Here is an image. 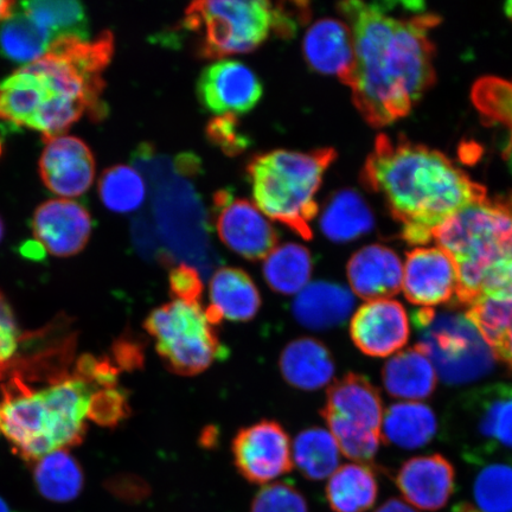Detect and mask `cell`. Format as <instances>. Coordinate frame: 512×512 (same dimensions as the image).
Wrapping results in <instances>:
<instances>
[{
    "label": "cell",
    "mask_w": 512,
    "mask_h": 512,
    "mask_svg": "<svg viewBox=\"0 0 512 512\" xmlns=\"http://www.w3.org/2000/svg\"><path fill=\"white\" fill-rule=\"evenodd\" d=\"M338 11L354 43L344 85L367 123L393 124L412 111L435 82L430 32L440 18L419 2H343Z\"/></svg>",
    "instance_id": "obj_1"
},
{
    "label": "cell",
    "mask_w": 512,
    "mask_h": 512,
    "mask_svg": "<svg viewBox=\"0 0 512 512\" xmlns=\"http://www.w3.org/2000/svg\"><path fill=\"white\" fill-rule=\"evenodd\" d=\"M114 53L112 32L95 40L59 38L40 60L0 82V120L40 132L44 142L64 136L86 113L105 117L102 78Z\"/></svg>",
    "instance_id": "obj_2"
},
{
    "label": "cell",
    "mask_w": 512,
    "mask_h": 512,
    "mask_svg": "<svg viewBox=\"0 0 512 512\" xmlns=\"http://www.w3.org/2000/svg\"><path fill=\"white\" fill-rule=\"evenodd\" d=\"M362 182L383 197L402 224V238L413 246L426 245L440 224L488 197L483 185L473 182L443 153L386 134L376 138Z\"/></svg>",
    "instance_id": "obj_3"
},
{
    "label": "cell",
    "mask_w": 512,
    "mask_h": 512,
    "mask_svg": "<svg viewBox=\"0 0 512 512\" xmlns=\"http://www.w3.org/2000/svg\"><path fill=\"white\" fill-rule=\"evenodd\" d=\"M4 381L0 431L16 456L35 463L51 452L82 443L92 395L85 382L69 375L37 392L18 376Z\"/></svg>",
    "instance_id": "obj_4"
},
{
    "label": "cell",
    "mask_w": 512,
    "mask_h": 512,
    "mask_svg": "<svg viewBox=\"0 0 512 512\" xmlns=\"http://www.w3.org/2000/svg\"><path fill=\"white\" fill-rule=\"evenodd\" d=\"M309 18L306 3L202 0L185 10L183 28L195 35L197 55L215 60L251 53L272 34L291 38Z\"/></svg>",
    "instance_id": "obj_5"
},
{
    "label": "cell",
    "mask_w": 512,
    "mask_h": 512,
    "mask_svg": "<svg viewBox=\"0 0 512 512\" xmlns=\"http://www.w3.org/2000/svg\"><path fill=\"white\" fill-rule=\"evenodd\" d=\"M433 239L456 262L454 302L470 305L477 299L486 274L512 259V191L459 210L434 230Z\"/></svg>",
    "instance_id": "obj_6"
},
{
    "label": "cell",
    "mask_w": 512,
    "mask_h": 512,
    "mask_svg": "<svg viewBox=\"0 0 512 512\" xmlns=\"http://www.w3.org/2000/svg\"><path fill=\"white\" fill-rule=\"evenodd\" d=\"M336 157L334 149L275 150L254 156L246 171L255 206L271 220L311 240L310 223L318 214L316 194Z\"/></svg>",
    "instance_id": "obj_7"
},
{
    "label": "cell",
    "mask_w": 512,
    "mask_h": 512,
    "mask_svg": "<svg viewBox=\"0 0 512 512\" xmlns=\"http://www.w3.org/2000/svg\"><path fill=\"white\" fill-rule=\"evenodd\" d=\"M447 430L467 462L512 464V384L465 393L451 409Z\"/></svg>",
    "instance_id": "obj_8"
},
{
    "label": "cell",
    "mask_w": 512,
    "mask_h": 512,
    "mask_svg": "<svg viewBox=\"0 0 512 512\" xmlns=\"http://www.w3.org/2000/svg\"><path fill=\"white\" fill-rule=\"evenodd\" d=\"M144 326L159 356L178 375L201 374L226 352L201 304L174 300L153 310Z\"/></svg>",
    "instance_id": "obj_9"
},
{
    "label": "cell",
    "mask_w": 512,
    "mask_h": 512,
    "mask_svg": "<svg viewBox=\"0 0 512 512\" xmlns=\"http://www.w3.org/2000/svg\"><path fill=\"white\" fill-rule=\"evenodd\" d=\"M413 323L420 332L419 347L445 382L477 380L494 366V355L465 316L421 307L413 313Z\"/></svg>",
    "instance_id": "obj_10"
},
{
    "label": "cell",
    "mask_w": 512,
    "mask_h": 512,
    "mask_svg": "<svg viewBox=\"0 0 512 512\" xmlns=\"http://www.w3.org/2000/svg\"><path fill=\"white\" fill-rule=\"evenodd\" d=\"M214 222L224 245L247 260L265 259L277 247L279 235L272 223L255 204L229 190L214 196Z\"/></svg>",
    "instance_id": "obj_11"
},
{
    "label": "cell",
    "mask_w": 512,
    "mask_h": 512,
    "mask_svg": "<svg viewBox=\"0 0 512 512\" xmlns=\"http://www.w3.org/2000/svg\"><path fill=\"white\" fill-rule=\"evenodd\" d=\"M232 450L236 469L252 484L274 483L293 467L290 437L275 421H260L242 428Z\"/></svg>",
    "instance_id": "obj_12"
},
{
    "label": "cell",
    "mask_w": 512,
    "mask_h": 512,
    "mask_svg": "<svg viewBox=\"0 0 512 512\" xmlns=\"http://www.w3.org/2000/svg\"><path fill=\"white\" fill-rule=\"evenodd\" d=\"M196 89L198 101L208 112L235 117L252 111L264 93L258 75L234 60L210 64L201 73Z\"/></svg>",
    "instance_id": "obj_13"
},
{
    "label": "cell",
    "mask_w": 512,
    "mask_h": 512,
    "mask_svg": "<svg viewBox=\"0 0 512 512\" xmlns=\"http://www.w3.org/2000/svg\"><path fill=\"white\" fill-rule=\"evenodd\" d=\"M458 270L452 256L440 247H420L407 254L402 290L408 302L432 309L456 300Z\"/></svg>",
    "instance_id": "obj_14"
},
{
    "label": "cell",
    "mask_w": 512,
    "mask_h": 512,
    "mask_svg": "<svg viewBox=\"0 0 512 512\" xmlns=\"http://www.w3.org/2000/svg\"><path fill=\"white\" fill-rule=\"evenodd\" d=\"M31 228L44 251L57 258H69L87 246L93 221L82 204L59 198L44 202L36 209Z\"/></svg>",
    "instance_id": "obj_15"
},
{
    "label": "cell",
    "mask_w": 512,
    "mask_h": 512,
    "mask_svg": "<svg viewBox=\"0 0 512 512\" xmlns=\"http://www.w3.org/2000/svg\"><path fill=\"white\" fill-rule=\"evenodd\" d=\"M350 335L356 347L371 357H387L405 347L411 335L405 307L393 299L364 304L351 319Z\"/></svg>",
    "instance_id": "obj_16"
},
{
    "label": "cell",
    "mask_w": 512,
    "mask_h": 512,
    "mask_svg": "<svg viewBox=\"0 0 512 512\" xmlns=\"http://www.w3.org/2000/svg\"><path fill=\"white\" fill-rule=\"evenodd\" d=\"M38 169L42 182L53 194L78 197L92 187L95 159L83 140L60 136L46 142Z\"/></svg>",
    "instance_id": "obj_17"
},
{
    "label": "cell",
    "mask_w": 512,
    "mask_h": 512,
    "mask_svg": "<svg viewBox=\"0 0 512 512\" xmlns=\"http://www.w3.org/2000/svg\"><path fill=\"white\" fill-rule=\"evenodd\" d=\"M396 485L415 509L438 511L456 491V471L440 454L415 457L400 467Z\"/></svg>",
    "instance_id": "obj_18"
},
{
    "label": "cell",
    "mask_w": 512,
    "mask_h": 512,
    "mask_svg": "<svg viewBox=\"0 0 512 512\" xmlns=\"http://www.w3.org/2000/svg\"><path fill=\"white\" fill-rule=\"evenodd\" d=\"M348 279L352 291L362 299H388L402 288L403 266L392 249L371 245L360 249L349 261Z\"/></svg>",
    "instance_id": "obj_19"
},
{
    "label": "cell",
    "mask_w": 512,
    "mask_h": 512,
    "mask_svg": "<svg viewBox=\"0 0 512 512\" xmlns=\"http://www.w3.org/2000/svg\"><path fill=\"white\" fill-rule=\"evenodd\" d=\"M322 414H331L351 425L381 434L383 402L367 377L350 373L329 388Z\"/></svg>",
    "instance_id": "obj_20"
},
{
    "label": "cell",
    "mask_w": 512,
    "mask_h": 512,
    "mask_svg": "<svg viewBox=\"0 0 512 512\" xmlns=\"http://www.w3.org/2000/svg\"><path fill=\"white\" fill-rule=\"evenodd\" d=\"M307 64L316 72L338 76L344 82L354 67V43L348 25L337 19H319L307 30L304 43Z\"/></svg>",
    "instance_id": "obj_21"
},
{
    "label": "cell",
    "mask_w": 512,
    "mask_h": 512,
    "mask_svg": "<svg viewBox=\"0 0 512 512\" xmlns=\"http://www.w3.org/2000/svg\"><path fill=\"white\" fill-rule=\"evenodd\" d=\"M210 305L206 310L209 322L217 325L223 319L248 322L261 307V296L251 275L240 268L223 267L210 280Z\"/></svg>",
    "instance_id": "obj_22"
},
{
    "label": "cell",
    "mask_w": 512,
    "mask_h": 512,
    "mask_svg": "<svg viewBox=\"0 0 512 512\" xmlns=\"http://www.w3.org/2000/svg\"><path fill=\"white\" fill-rule=\"evenodd\" d=\"M354 305L355 298L348 288L328 281H316L297 294L293 315L307 329L329 330L343 324Z\"/></svg>",
    "instance_id": "obj_23"
},
{
    "label": "cell",
    "mask_w": 512,
    "mask_h": 512,
    "mask_svg": "<svg viewBox=\"0 0 512 512\" xmlns=\"http://www.w3.org/2000/svg\"><path fill=\"white\" fill-rule=\"evenodd\" d=\"M382 381L393 398L418 402L434 393L438 376L430 357L416 344L398 352L384 364Z\"/></svg>",
    "instance_id": "obj_24"
},
{
    "label": "cell",
    "mask_w": 512,
    "mask_h": 512,
    "mask_svg": "<svg viewBox=\"0 0 512 512\" xmlns=\"http://www.w3.org/2000/svg\"><path fill=\"white\" fill-rule=\"evenodd\" d=\"M279 367L285 381L302 390L322 389L335 375V362L329 349L311 337L288 343L281 352Z\"/></svg>",
    "instance_id": "obj_25"
},
{
    "label": "cell",
    "mask_w": 512,
    "mask_h": 512,
    "mask_svg": "<svg viewBox=\"0 0 512 512\" xmlns=\"http://www.w3.org/2000/svg\"><path fill=\"white\" fill-rule=\"evenodd\" d=\"M497 360L512 371V296L479 297L466 316Z\"/></svg>",
    "instance_id": "obj_26"
},
{
    "label": "cell",
    "mask_w": 512,
    "mask_h": 512,
    "mask_svg": "<svg viewBox=\"0 0 512 512\" xmlns=\"http://www.w3.org/2000/svg\"><path fill=\"white\" fill-rule=\"evenodd\" d=\"M438 430L437 416L421 402H399L383 414L381 438L387 444L416 450L430 444Z\"/></svg>",
    "instance_id": "obj_27"
},
{
    "label": "cell",
    "mask_w": 512,
    "mask_h": 512,
    "mask_svg": "<svg viewBox=\"0 0 512 512\" xmlns=\"http://www.w3.org/2000/svg\"><path fill=\"white\" fill-rule=\"evenodd\" d=\"M379 484L367 465L339 466L329 477L326 499L334 512H367L374 507Z\"/></svg>",
    "instance_id": "obj_28"
},
{
    "label": "cell",
    "mask_w": 512,
    "mask_h": 512,
    "mask_svg": "<svg viewBox=\"0 0 512 512\" xmlns=\"http://www.w3.org/2000/svg\"><path fill=\"white\" fill-rule=\"evenodd\" d=\"M34 482L40 495L54 503H69L81 495L85 475L67 450L47 454L34 463Z\"/></svg>",
    "instance_id": "obj_29"
},
{
    "label": "cell",
    "mask_w": 512,
    "mask_h": 512,
    "mask_svg": "<svg viewBox=\"0 0 512 512\" xmlns=\"http://www.w3.org/2000/svg\"><path fill=\"white\" fill-rule=\"evenodd\" d=\"M0 27V54L12 62L27 64L40 60L53 43L48 31L16 5Z\"/></svg>",
    "instance_id": "obj_30"
},
{
    "label": "cell",
    "mask_w": 512,
    "mask_h": 512,
    "mask_svg": "<svg viewBox=\"0 0 512 512\" xmlns=\"http://www.w3.org/2000/svg\"><path fill=\"white\" fill-rule=\"evenodd\" d=\"M313 260L309 249L298 243L277 246L265 258L264 278L274 292L291 296L309 285Z\"/></svg>",
    "instance_id": "obj_31"
},
{
    "label": "cell",
    "mask_w": 512,
    "mask_h": 512,
    "mask_svg": "<svg viewBox=\"0 0 512 512\" xmlns=\"http://www.w3.org/2000/svg\"><path fill=\"white\" fill-rule=\"evenodd\" d=\"M374 219L363 198L355 191L344 190L331 198L320 228L331 241L348 242L360 238L373 228Z\"/></svg>",
    "instance_id": "obj_32"
},
{
    "label": "cell",
    "mask_w": 512,
    "mask_h": 512,
    "mask_svg": "<svg viewBox=\"0 0 512 512\" xmlns=\"http://www.w3.org/2000/svg\"><path fill=\"white\" fill-rule=\"evenodd\" d=\"M292 460L305 478L323 480L338 469L341 451L329 431L312 427L297 435L292 446Z\"/></svg>",
    "instance_id": "obj_33"
},
{
    "label": "cell",
    "mask_w": 512,
    "mask_h": 512,
    "mask_svg": "<svg viewBox=\"0 0 512 512\" xmlns=\"http://www.w3.org/2000/svg\"><path fill=\"white\" fill-rule=\"evenodd\" d=\"M24 12L48 31L51 40L74 37L89 40L85 6L73 0H35L18 4Z\"/></svg>",
    "instance_id": "obj_34"
},
{
    "label": "cell",
    "mask_w": 512,
    "mask_h": 512,
    "mask_svg": "<svg viewBox=\"0 0 512 512\" xmlns=\"http://www.w3.org/2000/svg\"><path fill=\"white\" fill-rule=\"evenodd\" d=\"M99 196L114 213L128 214L143 206L146 198L144 177L128 165H115L100 177Z\"/></svg>",
    "instance_id": "obj_35"
},
{
    "label": "cell",
    "mask_w": 512,
    "mask_h": 512,
    "mask_svg": "<svg viewBox=\"0 0 512 512\" xmlns=\"http://www.w3.org/2000/svg\"><path fill=\"white\" fill-rule=\"evenodd\" d=\"M473 497L482 512H512V466L486 465L475 480Z\"/></svg>",
    "instance_id": "obj_36"
},
{
    "label": "cell",
    "mask_w": 512,
    "mask_h": 512,
    "mask_svg": "<svg viewBox=\"0 0 512 512\" xmlns=\"http://www.w3.org/2000/svg\"><path fill=\"white\" fill-rule=\"evenodd\" d=\"M343 456L358 463H370L380 447L381 434L351 425L335 415L322 414Z\"/></svg>",
    "instance_id": "obj_37"
},
{
    "label": "cell",
    "mask_w": 512,
    "mask_h": 512,
    "mask_svg": "<svg viewBox=\"0 0 512 512\" xmlns=\"http://www.w3.org/2000/svg\"><path fill=\"white\" fill-rule=\"evenodd\" d=\"M478 110L492 120L512 127V85L495 78L482 79L473 88Z\"/></svg>",
    "instance_id": "obj_38"
},
{
    "label": "cell",
    "mask_w": 512,
    "mask_h": 512,
    "mask_svg": "<svg viewBox=\"0 0 512 512\" xmlns=\"http://www.w3.org/2000/svg\"><path fill=\"white\" fill-rule=\"evenodd\" d=\"M249 512H310L302 492L287 483L262 486Z\"/></svg>",
    "instance_id": "obj_39"
},
{
    "label": "cell",
    "mask_w": 512,
    "mask_h": 512,
    "mask_svg": "<svg viewBox=\"0 0 512 512\" xmlns=\"http://www.w3.org/2000/svg\"><path fill=\"white\" fill-rule=\"evenodd\" d=\"M130 414L127 395L118 386L94 390L89 400L88 418L104 427H114Z\"/></svg>",
    "instance_id": "obj_40"
},
{
    "label": "cell",
    "mask_w": 512,
    "mask_h": 512,
    "mask_svg": "<svg viewBox=\"0 0 512 512\" xmlns=\"http://www.w3.org/2000/svg\"><path fill=\"white\" fill-rule=\"evenodd\" d=\"M206 132L209 142L228 156L240 155L251 144L247 134L241 131L238 117L235 115H219L210 120Z\"/></svg>",
    "instance_id": "obj_41"
},
{
    "label": "cell",
    "mask_w": 512,
    "mask_h": 512,
    "mask_svg": "<svg viewBox=\"0 0 512 512\" xmlns=\"http://www.w3.org/2000/svg\"><path fill=\"white\" fill-rule=\"evenodd\" d=\"M21 339L15 313L8 299L0 292V380L14 363Z\"/></svg>",
    "instance_id": "obj_42"
},
{
    "label": "cell",
    "mask_w": 512,
    "mask_h": 512,
    "mask_svg": "<svg viewBox=\"0 0 512 512\" xmlns=\"http://www.w3.org/2000/svg\"><path fill=\"white\" fill-rule=\"evenodd\" d=\"M169 281L171 293L174 294L176 300L190 304H201L203 284L201 274L195 267L182 264L172 268Z\"/></svg>",
    "instance_id": "obj_43"
},
{
    "label": "cell",
    "mask_w": 512,
    "mask_h": 512,
    "mask_svg": "<svg viewBox=\"0 0 512 512\" xmlns=\"http://www.w3.org/2000/svg\"><path fill=\"white\" fill-rule=\"evenodd\" d=\"M488 296H512V259L486 274L477 298Z\"/></svg>",
    "instance_id": "obj_44"
},
{
    "label": "cell",
    "mask_w": 512,
    "mask_h": 512,
    "mask_svg": "<svg viewBox=\"0 0 512 512\" xmlns=\"http://www.w3.org/2000/svg\"><path fill=\"white\" fill-rule=\"evenodd\" d=\"M114 356L117 358V362L121 368H134L139 366L143 361L142 352L136 344L124 343V341L118 342L114 347Z\"/></svg>",
    "instance_id": "obj_45"
},
{
    "label": "cell",
    "mask_w": 512,
    "mask_h": 512,
    "mask_svg": "<svg viewBox=\"0 0 512 512\" xmlns=\"http://www.w3.org/2000/svg\"><path fill=\"white\" fill-rule=\"evenodd\" d=\"M375 512H421L412 507L411 504L401 501L399 498H392L384 502Z\"/></svg>",
    "instance_id": "obj_46"
},
{
    "label": "cell",
    "mask_w": 512,
    "mask_h": 512,
    "mask_svg": "<svg viewBox=\"0 0 512 512\" xmlns=\"http://www.w3.org/2000/svg\"><path fill=\"white\" fill-rule=\"evenodd\" d=\"M15 2H8V0H0V23L6 21L14 12L16 8Z\"/></svg>",
    "instance_id": "obj_47"
},
{
    "label": "cell",
    "mask_w": 512,
    "mask_h": 512,
    "mask_svg": "<svg viewBox=\"0 0 512 512\" xmlns=\"http://www.w3.org/2000/svg\"><path fill=\"white\" fill-rule=\"evenodd\" d=\"M503 157L505 159V162H507L509 169L511 171V174H512V132L508 139L507 145H505V147H504Z\"/></svg>",
    "instance_id": "obj_48"
},
{
    "label": "cell",
    "mask_w": 512,
    "mask_h": 512,
    "mask_svg": "<svg viewBox=\"0 0 512 512\" xmlns=\"http://www.w3.org/2000/svg\"><path fill=\"white\" fill-rule=\"evenodd\" d=\"M452 512H482L477 507H475V504L467 503V502H460L457 505H454Z\"/></svg>",
    "instance_id": "obj_49"
},
{
    "label": "cell",
    "mask_w": 512,
    "mask_h": 512,
    "mask_svg": "<svg viewBox=\"0 0 512 512\" xmlns=\"http://www.w3.org/2000/svg\"><path fill=\"white\" fill-rule=\"evenodd\" d=\"M0 512H12L2 498H0Z\"/></svg>",
    "instance_id": "obj_50"
},
{
    "label": "cell",
    "mask_w": 512,
    "mask_h": 512,
    "mask_svg": "<svg viewBox=\"0 0 512 512\" xmlns=\"http://www.w3.org/2000/svg\"><path fill=\"white\" fill-rule=\"evenodd\" d=\"M5 226L2 217H0V242H2L4 238Z\"/></svg>",
    "instance_id": "obj_51"
},
{
    "label": "cell",
    "mask_w": 512,
    "mask_h": 512,
    "mask_svg": "<svg viewBox=\"0 0 512 512\" xmlns=\"http://www.w3.org/2000/svg\"><path fill=\"white\" fill-rule=\"evenodd\" d=\"M505 11H507L508 16L512 19V2L507 4Z\"/></svg>",
    "instance_id": "obj_52"
},
{
    "label": "cell",
    "mask_w": 512,
    "mask_h": 512,
    "mask_svg": "<svg viewBox=\"0 0 512 512\" xmlns=\"http://www.w3.org/2000/svg\"><path fill=\"white\" fill-rule=\"evenodd\" d=\"M2 152H3V144H2V140H0V156H2Z\"/></svg>",
    "instance_id": "obj_53"
}]
</instances>
